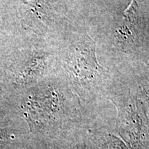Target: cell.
I'll list each match as a JSON object with an SVG mask.
<instances>
[{"label": "cell", "instance_id": "obj_1", "mask_svg": "<svg viewBox=\"0 0 149 149\" xmlns=\"http://www.w3.org/2000/svg\"><path fill=\"white\" fill-rule=\"evenodd\" d=\"M119 133L130 149H145L149 134L145 115L137 102H130L121 110Z\"/></svg>", "mask_w": 149, "mask_h": 149}, {"label": "cell", "instance_id": "obj_2", "mask_svg": "<svg viewBox=\"0 0 149 149\" xmlns=\"http://www.w3.org/2000/svg\"><path fill=\"white\" fill-rule=\"evenodd\" d=\"M97 148L98 149H130L122 139L113 135L102 137Z\"/></svg>", "mask_w": 149, "mask_h": 149}, {"label": "cell", "instance_id": "obj_3", "mask_svg": "<svg viewBox=\"0 0 149 149\" xmlns=\"http://www.w3.org/2000/svg\"><path fill=\"white\" fill-rule=\"evenodd\" d=\"M8 137V132L5 130L0 129V140H4L6 139Z\"/></svg>", "mask_w": 149, "mask_h": 149}, {"label": "cell", "instance_id": "obj_4", "mask_svg": "<svg viewBox=\"0 0 149 149\" xmlns=\"http://www.w3.org/2000/svg\"><path fill=\"white\" fill-rule=\"evenodd\" d=\"M76 149H86V148H85V146H77V148H76Z\"/></svg>", "mask_w": 149, "mask_h": 149}]
</instances>
